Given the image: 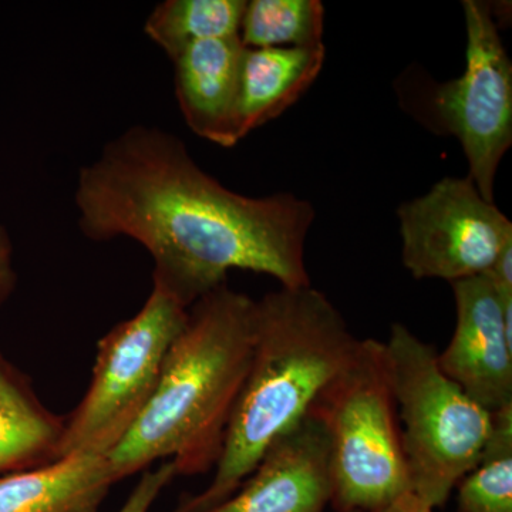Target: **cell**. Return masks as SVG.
I'll list each match as a JSON object with an SVG mask.
<instances>
[{
    "mask_svg": "<svg viewBox=\"0 0 512 512\" xmlns=\"http://www.w3.org/2000/svg\"><path fill=\"white\" fill-rule=\"evenodd\" d=\"M74 204L84 237L143 245L154 284L188 309L227 284L234 269L272 276L282 288L311 286V202L289 192L252 198L228 190L161 128L133 126L109 141L80 170Z\"/></svg>",
    "mask_w": 512,
    "mask_h": 512,
    "instance_id": "obj_1",
    "label": "cell"
},
{
    "mask_svg": "<svg viewBox=\"0 0 512 512\" xmlns=\"http://www.w3.org/2000/svg\"><path fill=\"white\" fill-rule=\"evenodd\" d=\"M256 301L227 284L188 311L144 412L109 453L117 483L171 461L177 476L217 466L254 352Z\"/></svg>",
    "mask_w": 512,
    "mask_h": 512,
    "instance_id": "obj_2",
    "label": "cell"
},
{
    "mask_svg": "<svg viewBox=\"0 0 512 512\" xmlns=\"http://www.w3.org/2000/svg\"><path fill=\"white\" fill-rule=\"evenodd\" d=\"M359 339L325 293L279 288L256 301L254 352L210 485L174 512H208L228 500L266 448L311 409Z\"/></svg>",
    "mask_w": 512,
    "mask_h": 512,
    "instance_id": "obj_3",
    "label": "cell"
},
{
    "mask_svg": "<svg viewBox=\"0 0 512 512\" xmlns=\"http://www.w3.org/2000/svg\"><path fill=\"white\" fill-rule=\"evenodd\" d=\"M386 348L410 487L443 507L480 460L493 413L444 375L439 352L402 323L390 326Z\"/></svg>",
    "mask_w": 512,
    "mask_h": 512,
    "instance_id": "obj_4",
    "label": "cell"
},
{
    "mask_svg": "<svg viewBox=\"0 0 512 512\" xmlns=\"http://www.w3.org/2000/svg\"><path fill=\"white\" fill-rule=\"evenodd\" d=\"M309 412L328 430L338 512H372L412 491L384 342L359 339Z\"/></svg>",
    "mask_w": 512,
    "mask_h": 512,
    "instance_id": "obj_5",
    "label": "cell"
},
{
    "mask_svg": "<svg viewBox=\"0 0 512 512\" xmlns=\"http://www.w3.org/2000/svg\"><path fill=\"white\" fill-rule=\"evenodd\" d=\"M190 309L154 284L143 308L117 323L97 345L92 380L82 402L64 417L57 458L107 454L131 429L156 392L165 359Z\"/></svg>",
    "mask_w": 512,
    "mask_h": 512,
    "instance_id": "obj_6",
    "label": "cell"
},
{
    "mask_svg": "<svg viewBox=\"0 0 512 512\" xmlns=\"http://www.w3.org/2000/svg\"><path fill=\"white\" fill-rule=\"evenodd\" d=\"M466 70L430 94V114L439 130L458 138L470 175L484 200L494 202L495 177L512 144V63L493 9L464 0Z\"/></svg>",
    "mask_w": 512,
    "mask_h": 512,
    "instance_id": "obj_7",
    "label": "cell"
},
{
    "mask_svg": "<svg viewBox=\"0 0 512 512\" xmlns=\"http://www.w3.org/2000/svg\"><path fill=\"white\" fill-rule=\"evenodd\" d=\"M402 261L416 279L453 282L487 274L512 242V222L470 177H446L397 211Z\"/></svg>",
    "mask_w": 512,
    "mask_h": 512,
    "instance_id": "obj_8",
    "label": "cell"
},
{
    "mask_svg": "<svg viewBox=\"0 0 512 512\" xmlns=\"http://www.w3.org/2000/svg\"><path fill=\"white\" fill-rule=\"evenodd\" d=\"M457 322L440 369L490 413L512 406V320L488 274L453 282Z\"/></svg>",
    "mask_w": 512,
    "mask_h": 512,
    "instance_id": "obj_9",
    "label": "cell"
},
{
    "mask_svg": "<svg viewBox=\"0 0 512 512\" xmlns=\"http://www.w3.org/2000/svg\"><path fill=\"white\" fill-rule=\"evenodd\" d=\"M332 495L328 430L308 412L272 441L238 490L208 512H323Z\"/></svg>",
    "mask_w": 512,
    "mask_h": 512,
    "instance_id": "obj_10",
    "label": "cell"
},
{
    "mask_svg": "<svg viewBox=\"0 0 512 512\" xmlns=\"http://www.w3.org/2000/svg\"><path fill=\"white\" fill-rule=\"evenodd\" d=\"M245 47L239 36L195 43L175 59L174 89L192 133L221 147L237 137L239 80Z\"/></svg>",
    "mask_w": 512,
    "mask_h": 512,
    "instance_id": "obj_11",
    "label": "cell"
},
{
    "mask_svg": "<svg viewBox=\"0 0 512 512\" xmlns=\"http://www.w3.org/2000/svg\"><path fill=\"white\" fill-rule=\"evenodd\" d=\"M116 483L106 454H69L0 476V512H99Z\"/></svg>",
    "mask_w": 512,
    "mask_h": 512,
    "instance_id": "obj_12",
    "label": "cell"
},
{
    "mask_svg": "<svg viewBox=\"0 0 512 512\" xmlns=\"http://www.w3.org/2000/svg\"><path fill=\"white\" fill-rule=\"evenodd\" d=\"M325 45L245 49L237 106L238 141L281 116L318 79Z\"/></svg>",
    "mask_w": 512,
    "mask_h": 512,
    "instance_id": "obj_13",
    "label": "cell"
},
{
    "mask_svg": "<svg viewBox=\"0 0 512 512\" xmlns=\"http://www.w3.org/2000/svg\"><path fill=\"white\" fill-rule=\"evenodd\" d=\"M63 431L64 417L47 409L0 352V476L57 460Z\"/></svg>",
    "mask_w": 512,
    "mask_h": 512,
    "instance_id": "obj_14",
    "label": "cell"
},
{
    "mask_svg": "<svg viewBox=\"0 0 512 512\" xmlns=\"http://www.w3.org/2000/svg\"><path fill=\"white\" fill-rule=\"evenodd\" d=\"M245 8V0H165L144 33L173 60L195 43L239 36Z\"/></svg>",
    "mask_w": 512,
    "mask_h": 512,
    "instance_id": "obj_15",
    "label": "cell"
},
{
    "mask_svg": "<svg viewBox=\"0 0 512 512\" xmlns=\"http://www.w3.org/2000/svg\"><path fill=\"white\" fill-rule=\"evenodd\" d=\"M325 8L319 0H251L239 39L248 49L323 45Z\"/></svg>",
    "mask_w": 512,
    "mask_h": 512,
    "instance_id": "obj_16",
    "label": "cell"
},
{
    "mask_svg": "<svg viewBox=\"0 0 512 512\" xmlns=\"http://www.w3.org/2000/svg\"><path fill=\"white\" fill-rule=\"evenodd\" d=\"M456 488L458 512H512V406L493 413L480 460Z\"/></svg>",
    "mask_w": 512,
    "mask_h": 512,
    "instance_id": "obj_17",
    "label": "cell"
},
{
    "mask_svg": "<svg viewBox=\"0 0 512 512\" xmlns=\"http://www.w3.org/2000/svg\"><path fill=\"white\" fill-rule=\"evenodd\" d=\"M177 477V470L171 461H163L154 470L143 471L140 481L128 495L119 512H148L161 491Z\"/></svg>",
    "mask_w": 512,
    "mask_h": 512,
    "instance_id": "obj_18",
    "label": "cell"
},
{
    "mask_svg": "<svg viewBox=\"0 0 512 512\" xmlns=\"http://www.w3.org/2000/svg\"><path fill=\"white\" fill-rule=\"evenodd\" d=\"M18 272L15 268V248L8 229L0 224V305L15 292Z\"/></svg>",
    "mask_w": 512,
    "mask_h": 512,
    "instance_id": "obj_19",
    "label": "cell"
},
{
    "mask_svg": "<svg viewBox=\"0 0 512 512\" xmlns=\"http://www.w3.org/2000/svg\"><path fill=\"white\" fill-rule=\"evenodd\" d=\"M434 508L423 500L420 495L407 491L394 498L383 507L377 508L372 512H433Z\"/></svg>",
    "mask_w": 512,
    "mask_h": 512,
    "instance_id": "obj_20",
    "label": "cell"
}]
</instances>
